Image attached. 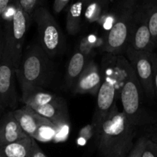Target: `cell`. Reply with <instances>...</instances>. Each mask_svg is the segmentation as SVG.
Masks as SVG:
<instances>
[{
    "label": "cell",
    "mask_w": 157,
    "mask_h": 157,
    "mask_svg": "<svg viewBox=\"0 0 157 157\" xmlns=\"http://www.w3.org/2000/svg\"><path fill=\"white\" fill-rule=\"evenodd\" d=\"M32 18L37 25L38 44L44 52L54 58L61 53L65 46V40L58 22L44 6H39L34 11Z\"/></svg>",
    "instance_id": "6"
},
{
    "label": "cell",
    "mask_w": 157,
    "mask_h": 157,
    "mask_svg": "<svg viewBox=\"0 0 157 157\" xmlns=\"http://www.w3.org/2000/svg\"><path fill=\"white\" fill-rule=\"evenodd\" d=\"M88 61L87 55L81 52L79 49L74 52L66 68L64 79V85L66 88L71 90L75 83L85 68Z\"/></svg>",
    "instance_id": "14"
},
{
    "label": "cell",
    "mask_w": 157,
    "mask_h": 157,
    "mask_svg": "<svg viewBox=\"0 0 157 157\" xmlns=\"http://www.w3.org/2000/svg\"><path fill=\"white\" fill-rule=\"evenodd\" d=\"M32 19V16L21 9L18 0H15L2 15V30L5 51L15 69L19 64L25 38Z\"/></svg>",
    "instance_id": "4"
},
{
    "label": "cell",
    "mask_w": 157,
    "mask_h": 157,
    "mask_svg": "<svg viewBox=\"0 0 157 157\" xmlns=\"http://www.w3.org/2000/svg\"><path fill=\"white\" fill-rule=\"evenodd\" d=\"M0 157H2V153H1V151H0Z\"/></svg>",
    "instance_id": "28"
},
{
    "label": "cell",
    "mask_w": 157,
    "mask_h": 157,
    "mask_svg": "<svg viewBox=\"0 0 157 157\" xmlns=\"http://www.w3.org/2000/svg\"><path fill=\"white\" fill-rule=\"evenodd\" d=\"M115 67L119 76V91L124 113L137 127L144 123L141 107L142 87L128 60L122 55H115Z\"/></svg>",
    "instance_id": "3"
},
{
    "label": "cell",
    "mask_w": 157,
    "mask_h": 157,
    "mask_svg": "<svg viewBox=\"0 0 157 157\" xmlns=\"http://www.w3.org/2000/svg\"><path fill=\"white\" fill-rule=\"evenodd\" d=\"M43 0H18L21 9L30 16L33 14L34 11L41 6Z\"/></svg>",
    "instance_id": "19"
},
{
    "label": "cell",
    "mask_w": 157,
    "mask_h": 157,
    "mask_svg": "<svg viewBox=\"0 0 157 157\" xmlns=\"http://www.w3.org/2000/svg\"><path fill=\"white\" fill-rule=\"evenodd\" d=\"M12 112L21 130L31 138L35 139L38 128L44 118L25 105L12 110Z\"/></svg>",
    "instance_id": "13"
},
{
    "label": "cell",
    "mask_w": 157,
    "mask_h": 157,
    "mask_svg": "<svg viewBox=\"0 0 157 157\" xmlns=\"http://www.w3.org/2000/svg\"><path fill=\"white\" fill-rule=\"evenodd\" d=\"M31 157H48L40 148L39 146L38 145L37 142L34 139H32V148Z\"/></svg>",
    "instance_id": "24"
},
{
    "label": "cell",
    "mask_w": 157,
    "mask_h": 157,
    "mask_svg": "<svg viewBox=\"0 0 157 157\" xmlns=\"http://www.w3.org/2000/svg\"><path fill=\"white\" fill-rule=\"evenodd\" d=\"M71 0H55L53 3V11L55 14H59L65 9Z\"/></svg>",
    "instance_id": "23"
},
{
    "label": "cell",
    "mask_w": 157,
    "mask_h": 157,
    "mask_svg": "<svg viewBox=\"0 0 157 157\" xmlns=\"http://www.w3.org/2000/svg\"><path fill=\"white\" fill-rule=\"evenodd\" d=\"M147 138H149V139H150L151 140L157 143V126L156 127L153 128V134L152 135V137H147Z\"/></svg>",
    "instance_id": "26"
},
{
    "label": "cell",
    "mask_w": 157,
    "mask_h": 157,
    "mask_svg": "<svg viewBox=\"0 0 157 157\" xmlns=\"http://www.w3.org/2000/svg\"><path fill=\"white\" fill-rule=\"evenodd\" d=\"M105 1H108V2H110V0H105Z\"/></svg>",
    "instance_id": "29"
},
{
    "label": "cell",
    "mask_w": 157,
    "mask_h": 157,
    "mask_svg": "<svg viewBox=\"0 0 157 157\" xmlns=\"http://www.w3.org/2000/svg\"><path fill=\"white\" fill-rule=\"evenodd\" d=\"M136 129L115 104L95 132L101 157H127L134 145Z\"/></svg>",
    "instance_id": "1"
},
{
    "label": "cell",
    "mask_w": 157,
    "mask_h": 157,
    "mask_svg": "<svg viewBox=\"0 0 157 157\" xmlns=\"http://www.w3.org/2000/svg\"><path fill=\"white\" fill-rule=\"evenodd\" d=\"M5 110H6V108L2 104H0V119H1L2 115L5 113Z\"/></svg>",
    "instance_id": "27"
},
{
    "label": "cell",
    "mask_w": 157,
    "mask_h": 157,
    "mask_svg": "<svg viewBox=\"0 0 157 157\" xmlns=\"http://www.w3.org/2000/svg\"><path fill=\"white\" fill-rule=\"evenodd\" d=\"M136 4L137 0H117L113 5L115 19L107 32L104 46V50L108 54L118 55L125 52Z\"/></svg>",
    "instance_id": "5"
},
{
    "label": "cell",
    "mask_w": 157,
    "mask_h": 157,
    "mask_svg": "<svg viewBox=\"0 0 157 157\" xmlns=\"http://www.w3.org/2000/svg\"><path fill=\"white\" fill-rule=\"evenodd\" d=\"M102 81V75L98 64L94 60H89L84 70L72 87L71 90L76 94L97 96Z\"/></svg>",
    "instance_id": "11"
},
{
    "label": "cell",
    "mask_w": 157,
    "mask_h": 157,
    "mask_svg": "<svg viewBox=\"0 0 157 157\" xmlns=\"http://www.w3.org/2000/svg\"><path fill=\"white\" fill-rule=\"evenodd\" d=\"M54 63L39 44H32L23 50L15 76L21 88L48 86L54 75Z\"/></svg>",
    "instance_id": "2"
},
{
    "label": "cell",
    "mask_w": 157,
    "mask_h": 157,
    "mask_svg": "<svg viewBox=\"0 0 157 157\" xmlns=\"http://www.w3.org/2000/svg\"><path fill=\"white\" fill-rule=\"evenodd\" d=\"M84 5L82 0H78L68 6L66 16V30L70 35L80 32L82 23Z\"/></svg>",
    "instance_id": "16"
},
{
    "label": "cell",
    "mask_w": 157,
    "mask_h": 157,
    "mask_svg": "<svg viewBox=\"0 0 157 157\" xmlns=\"http://www.w3.org/2000/svg\"><path fill=\"white\" fill-rule=\"evenodd\" d=\"M124 52L136 73L144 91L150 98H154L151 52H140L134 50L130 46H127Z\"/></svg>",
    "instance_id": "9"
},
{
    "label": "cell",
    "mask_w": 157,
    "mask_h": 157,
    "mask_svg": "<svg viewBox=\"0 0 157 157\" xmlns=\"http://www.w3.org/2000/svg\"><path fill=\"white\" fill-rule=\"evenodd\" d=\"M146 12L147 15V20H148V26L150 29V34H151L153 41L156 48L157 44V9H149L146 8Z\"/></svg>",
    "instance_id": "18"
},
{
    "label": "cell",
    "mask_w": 157,
    "mask_h": 157,
    "mask_svg": "<svg viewBox=\"0 0 157 157\" xmlns=\"http://www.w3.org/2000/svg\"><path fill=\"white\" fill-rule=\"evenodd\" d=\"M151 61L153 67V83L155 95L157 96V54L151 52Z\"/></svg>",
    "instance_id": "22"
},
{
    "label": "cell",
    "mask_w": 157,
    "mask_h": 157,
    "mask_svg": "<svg viewBox=\"0 0 157 157\" xmlns=\"http://www.w3.org/2000/svg\"><path fill=\"white\" fill-rule=\"evenodd\" d=\"M142 157H157V143L147 138V136Z\"/></svg>",
    "instance_id": "20"
},
{
    "label": "cell",
    "mask_w": 157,
    "mask_h": 157,
    "mask_svg": "<svg viewBox=\"0 0 157 157\" xmlns=\"http://www.w3.org/2000/svg\"><path fill=\"white\" fill-rule=\"evenodd\" d=\"M15 68L5 51L2 27L0 28V104L11 110L16 109L18 94Z\"/></svg>",
    "instance_id": "8"
},
{
    "label": "cell",
    "mask_w": 157,
    "mask_h": 157,
    "mask_svg": "<svg viewBox=\"0 0 157 157\" xmlns=\"http://www.w3.org/2000/svg\"><path fill=\"white\" fill-rule=\"evenodd\" d=\"M106 61L107 64H104L102 84L97 94V105L91 122L94 135L107 113L116 104L117 91H119V76L115 67V55H113L112 61Z\"/></svg>",
    "instance_id": "7"
},
{
    "label": "cell",
    "mask_w": 157,
    "mask_h": 157,
    "mask_svg": "<svg viewBox=\"0 0 157 157\" xmlns=\"http://www.w3.org/2000/svg\"><path fill=\"white\" fill-rule=\"evenodd\" d=\"M32 138L30 136L0 147L2 157H31Z\"/></svg>",
    "instance_id": "17"
},
{
    "label": "cell",
    "mask_w": 157,
    "mask_h": 157,
    "mask_svg": "<svg viewBox=\"0 0 157 157\" xmlns=\"http://www.w3.org/2000/svg\"><path fill=\"white\" fill-rule=\"evenodd\" d=\"M156 48H157V44H156Z\"/></svg>",
    "instance_id": "30"
},
{
    "label": "cell",
    "mask_w": 157,
    "mask_h": 157,
    "mask_svg": "<svg viewBox=\"0 0 157 157\" xmlns=\"http://www.w3.org/2000/svg\"><path fill=\"white\" fill-rule=\"evenodd\" d=\"M146 141H147V136H142L140 138L136 141V144H134L133 149L127 157H142V153L144 151Z\"/></svg>",
    "instance_id": "21"
},
{
    "label": "cell",
    "mask_w": 157,
    "mask_h": 157,
    "mask_svg": "<svg viewBox=\"0 0 157 157\" xmlns=\"http://www.w3.org/2000/svg\"><path fill=\"white\" fill-rule=\"evenodd\" d=\"M14 1L15 0H0V28L2 27V18L3 14Z\"/></svg>",
    "instance_id": "25"
},
{
    "label": "cell",
    "mask_w": 157,
    "mask_h": 157,
    "mask_svg": "<svg viewBox=\"0 0 157 157\" xmlns=\"http://www.w3.org/2000/svg\"><path fill=\"white\" fill-rule=\"evenodd\" d=\"M29 137L21 130L12 110L5 113L0 119V147Z\"/></svg>",
    "instance_id": "12"
},
{
    "label": "cell",
    "mask_w": 157,
    "mask_h": 157,
    "mask_svg": "<svg viewBox=\"0 0 157 157\" xmlns=\"http://www.w3.org/2000/svg\"><path fill=\"white\" fill-rule=\"evenodd\" d=\"M84 5L83 17L87 22L96 23L110 9V2L105 0H82Z\"/></svg>",
    "instance_id": "15"
},
{
    "label": "cell",
    "mask_w": 157,
    "mask_h": 157,
    "mask_svg": "<svg viewBox=\"0 0 157 157\" xmlns=\"http://www.w3.org/2000/svg\"><path fill=\"white\" fill-rule=\"evenodd\" d=\"M128 46L140 52H153L156 48L148 26V20L144 6L136 4Z\"/></svg>",
    "instance_id": "10"
}]
</instances>
